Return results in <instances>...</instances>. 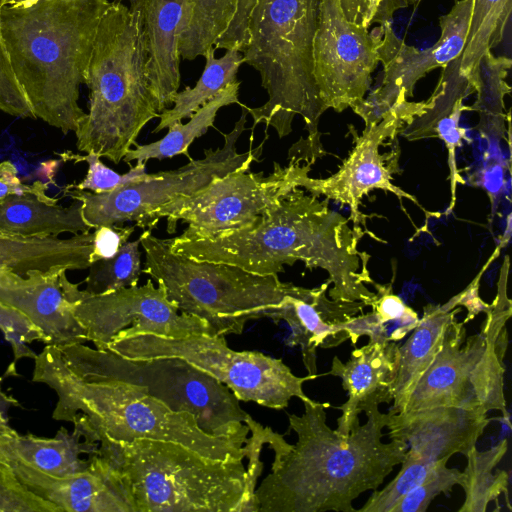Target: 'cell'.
Returning a JSON list of instances; mask_svg holds the SVG:
<instances>
[{
    "mask_svg": "<svg viewBox=\"0 0 512 512\" xmlns=\"http://www.w3.org/2000/svg\"><path fill=\"white\" fill-rule=\"evenodd\" d=\"M38 0H0V7L3 6H24L29 5Z\"/></svg>",
    "mask_w": 512,
    "mask_h": 512,
    "instance_id": "7dc6e473",
    "label": "cell"
},
{
    "mask_svg": "<svg viewBox=\"0 0 512 512\" xmlns=\"http://www.w3.org/2000/svg\"><path fill=\"white\" fill-rule=\"evenodd\" d=\"M93 232L68 238H22L0 232V265L20 275L31 270H82L93 263Z\"/></svg>",
    "mask_w": 512,
    "mask_h": 512,
    "instance_id": "4316f807",
    "label": "cell"
},
{
    "mask_svg": "<svg viewBox=\"0 0 512 512\" xmlns=\"http://www.w3.org/2000/svg\"><path fill=\"white\" fill-rule=\"evenodd\" d=\"M473 0H458L439 18L441 35L430 48L417 49L398 38L391 24L380 27L383 36L378 47L384 67L381 84L366 97L379 113H387L413 96L415 84L435 68H443L461 56L469 30Z\"/></svg>",
    "mask_w": 512,
    "mask_h": 512,
    "instance_id": "2e32d148",
    "label": "cell"
},
{
    "mask_svg": "<svg viewBox=\"0 0 512 512\" xmlns=\"http://www.w3.org/2000/svg\"><path fill=\"white\" fill-rule=\"evenodd\" d=\"M67 270H31L20 275L0 265V301L26 315L44 334L46 345L88 342L84 327L66 298L61 276Z\"/></svg>",
    "mask_w": 512,
    "mask_h": 512,
    "instance_id": "ac0fdd59",
    "label": "cell"
},
{
    "mask_svg": "<svg viewBox=\"0 0 512 512\" xmlns=\"http://www.w3.org/2000/svg\"><path fill=\"white\" fill-rule=\"evenodd\" d=\"M320 0H256L248 21L244 63L261 77L268 99L247 107L254 126L264 123L283 138L299 115L308 137L290 150V158L311 164L324 154L319 119L326 110L313 75V43Z\"/></svg>",
    "mask_w": 512,
    "mask_h": 512,
    "instance_id": "3957f363",
    "label": "cell"
},
{
    "mask_svg": "<svg viewBox=\"0 0 512 512\" xmlns=\"http://www.w3.org/2000/svg\"><path fill=\"white\" fill-rule=\"evenodd\" d=\"M241 82L236 80L226 86L220 93L201 106L191 115L187 123L175 122L167 129L166 135L155 142L131 148L123 157V161L147 162L150 159H166L184 155L192 160L189 147L198 137L202 136L213 126L217 112L225 106L240 104L238 99Z\"/></svg>",
    "mask_w": 512,
    "mask_h": 512,
    "instance_id": "f1b7e54d",
    "label": "cell"
},
{
    "mask_svg": "<svg viewBox=\"0 0 512 512\" xmlns=\"http://www.w3.org/2000/svg\"><path fill=\"white\" fill-rule=\"evenodd\" d=\"M0 330L19 359L35 358L37 354L27 344L45 342L43 332L22 312L0 301Z\"/></svg>",
    "mask_w": 512,
    "mask_h": 512,
    "instance_id": "ab89813d",
    "label": "cell"
},
{
    "mask_svg": "<svg viewBox=\"0 0 512 512\" xmlns=\"http://www.w3.org/2000/svg\"><path fill=\"white\" fill-rule=\"evenodd\" d=\"M46 191L0 199V232L22 238H48L91 230L83 219L79 201L61 206L58 198L48 196Z\"/></svg>",
    "mask_w": 512,
    "mask_h": 512,
    "instance_id": "484cf974",
    "label": "cell"
},
{
    "mask_svg": "<svg viewBox=\"0 0 512 512\" xmlns=\"http://www.w3.org/2000/svg\"><path fill=\"white\" fill-rule=\"evenodd\" d=\"M383 32L349 21L339 0H320L313 43V75L325 109L341 112L365 98L379 63Z\"/></svg>",
    "mask_w": 512,
    "mask_h": 512,
    "instance_id": "5bb4252c",
    "label": "cell"
},
{
    "mask_svg": "<svg viewBox=\"0 0 512 512\" xmlns=\"http://www.w3.org/2000/svg\"><path fill=\"white\" fill-rule=\"evenodd\" d=\"M71 422L72 432L61 427L51 438L21 435L7 426L0 431V460L18 461L56 477L86 470L99 442L85 416L76 414Z\"/></svg>",
    "mask_w": 512,
    "mask_h": 512,
    "instance_id": "7402d4cb",
    "label": "cell"
},
{
    "mask_svg": "<svg viewBox=\"0 0 512 512\" xmlns=\"http://www.w3.org/2000/svg\"><path fill=\"white\" fill-rule=\"evenodd\" d=\"M141 11L146 74L161 113L173 104L180 86L183 0H141Z\"/></svg>",
    "mask_w": 512,
    "mask_h": 512,
    "instance_id": "cb8c5ba5",
    "label": "cell"
},
{
    "mask_svg": "<svg viewBox=\"0 0 512 512\" xmlns=\"http://www.w3.org/2000/svg\"><path fill=\"white\" fill-rule=\"evenodd\" d=\"M397 342L369 341L351 352L347 362L335 356L327 375L339 377L348 399L341 406L336 431L347 437L359 424V414L371 404L391 403L390 387L398 361Z\"/></svg>",
    "mask_w": 512,
    "mask_h": 512,
    "instance_id": "44dd1931",
    "label": "cell"
},
{
    "mask_svg": "<svg viewBox=\"0 0 512 512\" xmlns=\"http://www.w3.org/2000/svg\"><path fill=\"white\" fill-rule=\"evenodd\" d=\"M507 444V440L502 439L485 451L474 447L465 456L467 465L461 486L465 500L459 512H485L489 503L498 501L501 495L508 499V473L497 469L507 451Z\"/></svg>",
    "mask_w": 512,
    "mask_h": 512,
    "instance_id": "d6a6232c",
    "label": "cell"
},
{
    "mask_svg": "<svg viewBox=\"0 0 512 512\" xmlns=\"http://www.w3.org/2000/svg\"><path fill=\"white\" fill-rule=\"evenodd\" d=\"M501 246L502 245H498L495 248L492 255L486 261L476 277L464 290L457 294L459 299V306L464 307L467 310V315L464 319L466 323L476 317L479 313H485L489 308V304L484 302L479 295L480 280L483 273L490 266L492 261L499 256Z\"/></svg>",
    "mask_w": 512,
    "mask_h": 512,
    "instance_id": "b9f144b4",
    "label": "cell"
},
{
    "mask_svg": "<svg viewBox=\"0 0 512 512\" xmlns=\"http://www.w3.org/2000/svg\"><path fill=\"white\" fill-rule=\"evenodd\" d=\"M461 311L458 295L444 304H427L417 326L398 348L395 376L390 387L392 406L388 412L403 410L406 401L423 373L440 350L446 330Z\"/></svg>",
    "mask_w": 512,
    "mask_h": 512,
    "instance_id": "d4e9b609",
    "label": "cell"
},
{
    "mask_svg": "<svg viewBox=\"0 0 512 512\" xmlns=\"http://www.w3.org/2000/svg\"><path fill=\"white\" fill-rule=\"evenodd\" d=\"M324 282L316 288H304L292 284L281 305L270 319L285 321L290 329L289 346H299L303 364L309 375L317 374L316 352L318 348H333L346 341L340 330L342 323L362 313L364 303L331 299Z\"/></svg>",
    "mask_w": 512,
    "mask_h": 512,
    "instance_id": "d6986e66",
    "label": "cell"
},
{
    "mask_svg": "<svg viewBox=\"0 0 512 512\" xmlns=\"http://www.w3.org/2000/svg\"><path fill=\"white\" fill-rule=\"evenodd\" d=\"M419 1H420V0H416V4H418V2H419ZM416 4H415V5H416Z\"/></svg>",
    "mask_w": 512,
    "mask_h": 512,
    "instance_id": "681fc988",
    "label": "cell"
},
{
    "mask_svg": "<svg viewBox=\"0 0 512 512\" xmlns=\"http://www.w3.org/2000/svg\"><path fill=\"white\" fill-rule=\"evenodd\" d=\"M2 382L3 378L0 377V431L9 426L7 414L10 408L19 405L16 398L3 390Z\"/></svg>",
    "mask_w": 512,
    "mask_h": 512,
    "instance_id": "bcb514c9",
    "label": "cell"
},
{
    "mask_svg": "<svg viewBox=\"0 0 512 512\" xmlns=\"http://www.w3.org/2000/svg\"><path fill=\"white\" fill-rule=\"evenodd\" d=\"M143 273L164 290L183 313L205 322L212 336L240 335L250 320L269 318L283 302L292 283L239 267L197 261L172 251L165 239L141 235Z\"/></svg>",
    "mask_w": 512,
    "mask_h": 512,
    "instance_id": "52a82bcc",
    "label": "cell"
},
{
    "mask_svg": "<svg viewBox=\"0 0 512 512\" xmlns=\"http://www.w3.org/2000/svg\"><path fill=\"white\" fill-rule=\"evenodd\" d=\"M237 3L238 0H183L180 57L194 60L214 47L233 20Z\"/></svg>",
    "mask_w": 512,
    "mask_h": 512,
    "instance_id": "4dcf8cb0",
    "label": "cell"
},
{
    "mask_svg": "<svg viewBox=\"0 0 512 512\" xmlns=\"http://www.w3.org/2000/svg\"><path fill=\"white\" fill-rule=\"evenodd\" d=\"M408 0H381L380 5L375 14L374 22L379 23L380 27L391 24L392 15L395 10L408 6Z\"/></svg>",
    "mask_w": 512,
    "mask_h": 512,
    "instance_id": "f6af8a7d",
    "label": "cell"
},
{
    "mask_svg": "<svg viewBox=\"0 0 512 512\" xmlns=\"http://www.w3.org/2000/svg\"><path fill=\"white\" fill-rule=\"evenodd\" d=\"M204 57L205 68L195 86L178 91L173 106L160 113L159 123L153 129V133L190 118L201 106L237 80L239 67L244 63L242 52L236 48L228 49L222 57L216 58L215 48L211 47Z\"/></svg>",
    "mask_w": 512,
    "mask_h": 512,
    "instance_id": "f546056e",
    "label": "cell"
},
{
    "mask_svg": "<svg viewBox=\"0 0 512 512\" xmlns=\"http://www.w3.org/2000/svg\"><path fill=\"white\" fill-rule=\"evenodd\" d=\"M18 480L62 512H131L115 473L98 453L79 473L56 477L18 461H3Z\"/></svg>",
    "mask_w": 512,
    "mask_h": 512,
    "instance_id": "ffe728a7",
    "label": "cell"
},
{
    "mask_svg": "<svg viewBox=\"0 0 512 512\" xmlns=\"http://www.w3.org/2000/svg\"><path fill=\"white\" fill-rule=\"evenodd\" d=\"M443 460V459H442ZM439 461H426L405 453L398 474L384 488L375 489L358 512H392L400 500L418 486Z\"/></svg>",
    "mask_w": 512,
    "mask_h": 512,
    "instance_id": "8d00e7d4",
    "label": "cell"
},
{
    "mask_svg": "<svg viewBox=\"0 0 512 512\" xmlns=\"http://www.w3.org/2000/svg\"><path fill=\"white\" fill-rule=\"evenodd\" d=\"M375 296L371 312L360 313L342 323L340 330L355 345L362 336L369 341L398 342L418 324V313L393 293L392 285L372 281Z\"/></svg>",
    "mask_w": 512,
    "mask_h": 512,
    "instance_id": "83f0119b",
    "label": "cell"
},
{
    "mask_svg": "<svg viewBox=\"0 0 512 512\" xmlns=\"http://www.w3.org/2000/svg\"><path fill=\"white\" fill-rule=\"evenodd\" d=\"M485 314L481 331L469 337L464 320L451 321L440 350L402 411L453 406L507 414L504 357L512 307L492 302Z\"/></svg>",
    "mask_w": 512,
    "mask_h": 512,
    "instance_id": "9c48e42d",
    "label": "cell"
},
{
    "mask_svg": "<svg viewBox=\"0 0 512 512\" xmlns=\"http://www.w3.org/2000/svg\"><path fill=\"white\" fill-rule=\"evenodd\" d=\"M104 350L129 359H182L226 385L239 401L276 410L285 409L293 397L311 400L303 384L319 376H297L281 359L233 350L224 337L207 334L182 338L139 335L111 343Z\"/></svg>",
    "mask_w": 512,
    "mask_h": 512,
    "instance_id": "30bf717a",
    "label": "cell"
},
{
    "mask_svg": "<svg viewBox=\"0 0 512 512\" xmlns=\"http://www.w3.org/2000/svg\"><path fill=\"white\" fill-rule=\"evenodd\" d=\"M290 158L287 166L274 163L267 176L249 172V167L215 178L189 197L175 200L154 216L157 223L167 218V230L174 233L177 222L188 224L187 237H212L252 225L295 188H305L311 165Z\"/></svg>",
    "mask_w": 512,
    "mask_h": 512,
    "instance_id": "7c38bea8",
    "label": "cell"
},
{
    "mask_svg": "<svg viewBox=\"0 0 512 512\" xmlns=\"http://www.w3.org/2000/svg\"><path fill=\"white\" fill-rule=\"evenodd\" d=\"M0 512H62L28 490L9 465L0 460Z\"/></svg>",
    "mask_w": 512,
    "mask_h": 512,
    "instance_id": "f35d334b",
    "label": "cell"
},
{
    "mask_svg": "<svg viewBox=\"0 0 512 512\" xmlns=\"http://www.w3.org/2000/svg\"><path fill=\"white\" fill-rule=\"evenodd\" d=\"M511 59L505 56H495L492 51L485 53L479 61L477 71V99L470 110L479 115V133L493 141L505 139L504 98L511 88L506 81Z\"/></svg>",
    "mask_w": 512,
    "mask_h": 512,
    "instance_id": "1f68e13d",
    "label": "cell"
},
{
    "mask_svg": "<svg viewBox=\"0 0 512 512\" xmlns=\"http://www.w3.org/2000/svg\"><path fill=\"white\" fill-rule=\"evenodd\" d=\"M111 0H38L0 7V23L17 80L34 118L64 133L76 132L100 20Z\"/></svg>",
    "mask_w": 512,
    "mask_h": 512,
    "instance_id": "7a4b0ae2",
    "label": "cell"
},
{
    "mask_svg": "<svg viewBox=\"0 0 512 512\" xmlns=\"http://www.w3.org/2000/svg\"><path fill=\"white\" fill-rule=\"evenodd\" d=\"M58 348L67 366L84 379L139 387L171 410L190 413L208 435L241 445L248 441L249 414L241 408L236 395L182 359H129L84 343Z\"/></svg>",
    "mask_w": 512,
    "mask_h": 512,
    "instance_id": "ba28073f",
    "label": "cell"
},
{
    "mask_svg": "<svg viewBox=\"0 0 512 512\" xmlns=\"http://www.w3.org/2000/svg\"><path fill=\"white\" fill-rule=\"evenodd\" d=\"M491 419L488 412L453 406L387 412L385 428L390 440L406 445V453L426 461L466 456L483 434Z\"/></svg>",
    "mask_w": 512,
    "mask_h": 512,
    "instance_id": "e0dca14e",
    "label": "cell"
},
{
    "mask_svg": "<svg viewBox=\"0 0 512 512\" xmlns=\"http://www.w3.org/2000/svg\"><path fill=\"white\" fill-rule=\"evenodd\" d=\"M43 189H47V184L41 181H35L31 185L22 183L17 168L11 161L0 162V199Z\"/></svg>",
    "mask_w": 512,
    "mask_h": 512,
    "instance_id": "7bdbcfd3",
    "label": "cell"
},
{
    "mask_svg": "<svg viewBox=\"0 0 512 512\" xmlns=\"http://www.w3.org/2000/svg\"><path fill=\"white\" fill-rule=\"evenodd\" d=\"M98 442L131 512H246L243 459H214L163 440Z\"/></svg>",
    "mask_w": 512,
    "mask_h": 512,
    "instance_id": "5b68a950",
    "label": "cell"
},
{
    "mask_svg": "<svg viewBox=\"0 0 512 512\" xmlns=\"http://www.w3.org/2000/svg\"><path fill=\"white\" fill-rule=\"evenodd\" d=\"M461 56L455 58L442 68L439 81L426 100L423 113L415 116L401 130L402 135L409 141L430 137L440 138L448 151L449 181L451 200L448 208L450 213L456 203V187L464 184V180L456 163V150L463 139L465 130L459 125L461 114L470 107L463 100L476 92L469 80L460 72Z\"/></svg>",
    "mask_w": 512,
    "mask_h": 512,
    "instance_id": "603a6c76",
    "label": "cell"
},
{
    "mask_svg": "<svg viewBox=\"0 0 512 512\" xmlns=\"http://www.w3.org/2000/svg\"><path fill=\"white\" fill-rule=\"evenodd\" d=\"M140 246L139 237L135 241L125 242L113 257L92 263L88 268L84 290L92 295H100L137 286L143 272Z\"/></svg>",
    "mask_w": 512,
    "mask_h": 512,
    "instance_id": "e575fe53",
    "label": "cell"
},
{
    "mask_svg": "<svg viewBox=\"0 0 512 512\" xmlns=\"http://www.w3.org/2000/svg\"><path fill=\"white\" fill-rule=\"evenodd\" d=\"M34 382L53 389V418L71 422L82 414L98 436L118 442L153 439L182 444L214 459L247 458L248 446L206 434L187 412H175L139 387L87 380L65 363L57 346L46 345L34 358Z\"/></svg>",
    "mask_w": 512,
    "mask_h": 512,
    "instance_id": "8992f818",
    "label": "cell"
},
{
    "mask_svg": "<svg viewBox=\"0 0 512 512\" xmlns=\"http://www.w3.org/2000/svg\"><path fill=\"white\" fill-rule=\"evenodd\" d=\"M448 459L441 460L428 476L406 494L392 512H425L440 494L450 496L454 486H462L464 474L447 466Z\"/></svg>",
    "mask_w": 512,
    "mask_h": 512,
    "instance_id": "74e56055",
    "label": "cell"
},
{
    "mask_svg": "<svg viewBox=\"0 0 512 512\" xmlns=\"http://www.w3.org/2000/svg\"><path fill=\"white\" fill-rule=\"evenodd\" d=\"M0 111L20 118H34L14 73L0 23Z\"/></svg>",
    "mask_w": 512,
    "mask_h": 512,
    "instance_id": "60d3db41",
    "label": "cell"
},
{
    "mask_svg": "<svg viewBox=\"0 0 512 512\" xmlns=\"http://www.w3.org/2000/svg\"><path fill=\"white\" fill-rule=\"evenodd\" d=\"M111 1L114 2V3H121V2H123V0H111Z\"/></svg>",
    "mask_w": 512,
    "mask_h": 512,
    "instance_id": "c3c4849f",
    "label": "cell"
},
{
    "mask_svg": "<svg viewBox=\"0 0 512 512\" xmlns=\"http://www.w3.org/2000/svg\"><path fill=\"white\" fill-rule=\"evenodd\" d=\"M511 0H473L460 72L477 91L478 64L482 56L498 45L510 21Z\"/></svg>",
    "mask_w": 512,
    "mask_h": 512,
    "instance_id": "836d02e7",
    "label": "cell"
},
{
    "mask_svg": "<svg viewBox=\"0 0 512 512\" xmlns=\"http://www.w3.org/2000/svg\"><path fill=\"white\" fill-rule=\"evenodd\" d=\"M128 1H111L100 20L85 82L89 111L75 132L80 152L115 164L160 115L146 74L141 0Z\"/></svg>",
    "mask_w": 512,
    "mask_h": 512,
    "instance_id": "277c9868",
    "label": "cell"
},
{
    "mask_svg": "<svg viewBox=\"0 0 512 512\" xmlns=\"http://www.w3.org/2000/svg\"><path fill=\"white\" fill-rule=\"evenodd\" d=\"M239 105L242 107L241 116L233 129L223 134V146L204 150L203 158L189 160L175 170L152 173L147 180L109 193L96 194L67 185L63 194L81 203L83 219L91 229L125 222L152 229L156 225L154 216L161 208L191 196L217 177L243 167L250 168L259 160L263 143L246 152L237 151V142L245 130L248 115L246 105Z\"/></svg>",
    "mask_w": 512,
    "mask_h": 512,
    "instance_id": "8fae6325",
    "label": "cell"
},
{
    "mask_svg": "<svg viewBox=\"0 0 512 512\" xmlns=\"http://www.w3.org/2000/svg\"><path fill=\"white\" fill-rule=\"evenodd\" d=\"M65 161L86 162L88 170L83 180L69 186L78 190H87L96 194L109 193L121 187L149 179L152 173L146 172V162H136L128 172L119 174L106 166L100 157L94 153L85 155L75 154L70 151L59 153Z\"/></svg>",
    "mask_w": 512,
    "mask_h": 512,
    "instance_id": "d590c367",
    "label": "cell"
},
{
    "mask_svg": "<svg viewBox=\"0 0 512 512\" xmlns=\"http://www.w3.org/2000/svg\"><path fill=\"white\" fill-rule=\"evenodd\" d=\"M426 105V101H406L390 111L380 122L365 126L361 135L350 127L355 144L339 170L324 179L310 177L304 190L313 196H325L329 200L348 205L355 228H360L362 221L359 209L362 198L375 189L389 191L399 199L406 198L422 208L414 196L393 184L394 165L391 162L387 164L392 156L381 154L379 149L385 140L394 139L406 124L423 113Z\"/></svg>",
    "mask_w": 512,
    "mask_h": 512,
    "instance_id": "9a60e30c",
    "label": "cell"
},
{
    "mask_svg": "<svg viewBox=\"0 0 512 512\" xmlns=\"http://www.w3.org/2000/svg\"><path fill=\"white\" fill-rule=\"evenodd\" d=\"M304 413L289 415V430L297 442L289 444L274 433L271 472L255 490L257 512H354L353 501L378 489L401 464L406 445L383 442L387 413L371 404L367 420L347 437L327 424L329 403L304 401Z\"/></svg>",
    "mask_w": 512,
    "mask_h": 512,
    "instance_id": "6da1fadb",
    "label": "cell"
},
{
    "mask_svg": "<svg viewBox=\"0 0 512 512\" xmlns=\"http://www.w3.org/2000/svg\"><path fill=\"white\" fill-rule=\"evenodd\" d=\"M345 17L358 25L369 28L381 0H339Z\"/></svg>",
    "mask_w": 512,
    "mask_h": 512,
    "instance_id": "ee69618b",
    "label": "cell"
},
{
    "mask_svg": "<svg viewBox=\"0 0 512 512\" xmlns=\"http://www.w3.org/2000/svg\"><path fill=\"white\" fill-rule=\"evenodd\" d=\"M66 273L61 276L64 294L86 330L87 340L96 349L104 350L111 343L139 335L168 338L211 335L205 322L179 311L151 278L141 286L92 295L72 283Z\"/></svg>",
    "mask_w": 512,
    "mask_h": 512,
    "instance_id": "4fadbf2b",
    "label": "cell"
}]
</instances>
